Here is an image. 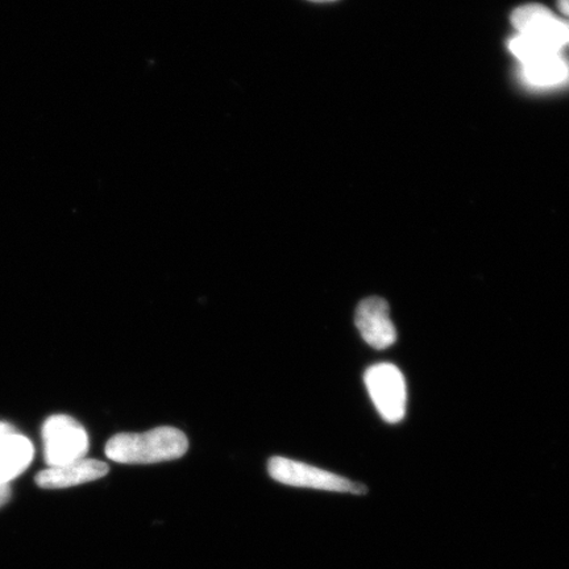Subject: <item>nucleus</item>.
<instances>
[{"label":"nucleus","instance_id":"nucleus-9","mask_svg":"<svg viewBox=\"0 0 569 569\" xmlns=\"http://www.w3.org/2000/svg\"><path fill=\"white\" fill-rule=\"evenodd\" d=\"M522 77L533 88H557L569 80V67L559 53L549 54L523 63Z\"/></svg>","mask_w":569,"mask_h":569},{"label":"nucleus","instance_id":"nucleus-13","mask_svg":"<svg viewBox=\"0 0 569 569\" xmlns=\"http://www.w3.org/2000/svg\"><path fill=\"white\" fill-rule=\"evenodd\" d=\"M309 2H312V3H331V2H337V0H309Z\"/></svg>","mask_w":569,"mask_h":569},{"label":"nucleus","instance_id":"nucleus-5","mask_svg":"<svg viewBox=\"0 0 569 569\" xmlns=\"http://www.w3.org/2000/svg\"><path fill=\"white\" fill-rule=\"evenodd\" d=\"M511 23L519 34L529 36L552 52L559 53L569 44V24L546 9L545 6L519 7L511 16Z\"/></svg>","mask_w":569,"mask_h":569},{"label":"nucleus","instance_id":"nucleus-4","mask_svg":"<svg viewBox=\"0 0 569 569\" xmlns=\"http://www.w3.org/2000/svg\"><path fill=\"white\" fill-rule=\"evenodd\" d=\"M365 382L377 411L389 423L401 422L407 415V382L400 369L389 362L368 368Z\"/></svg>","mask_w":569,"mask_h":569},{"label":"nucleus","instance_id":"nucleus-3","mask_svg":"<svg viewBox=\"0 0 569 569\" xmlns=\"http://www.w3.org/2000/svg\"><path fill=\"white\" fill-rule=\"evenodd\" d=\"M44 457L49 467L68 465L83 459L89 451V437L73 417L57 415L42 426Z\"/></svg>","mask_w":569,"mask_h":569},{"label":"nucleus","instance_id":"nucleus-10","mask_svg":"<svg viewBox=\"0 0 569 569\" xmlns=\"http://www.w3.org/2000/svg\"><path fill=\"white\" fill-rule=\"evenodd\" d=\"M11 498L10 483H0V508L4 507Z\"/></svg>","mask_w":569,"mask_h":569},{"label":"nucleus","instance_id":"nucleus-7","mask_svg":"<svg viewBox=\"0 0 569 569\" xmlns=\"http://www.w3.org/2000/svg\"><path fill=\"white\" fill-rule=\"evenodd\" d=\"M109 466L94 459H80L68 465L54 466L36 475V483L42 489H66L104 478Z\"/></svg>","mask_w":569,"mask_h":569},{"label":"nucleus","instance_id":"nucleus-6","mask_svg":"<svg viewBox=\"0 0 569 569\" xmlns=\"http://www.w3.org/2000/svg\"><path fill=\"white\" fill-rule=\"evenodd\" d=\"M355 323L362 339L376 350H386L396 343L397 331L383 298L369 297L356 309Z\"/></svg>","mask_w":569,"mask_h":569},{"label":"nucleus","instance_id":"nucleus-1","mask_svg":"<svg viewBox=\"0 0 569 569\" xmlns=\"http://www.w3.org/2000/svg\"><path fill=\"white\" fill-rule=\"evenodd\" d=\"M189 440L174 427H158L151 431L117 433L106 443V457L120 465H153L180 459L187 453Z\"/></svg>","mask_w":569,"mask_h":569},{"label":"nucleus","instance_id":"nucleus-11","mask_svg":"<svg viewBox=\"0 0 569 569\" xmlns=\"http://www.w3.org/2000/svg\"><path fill=\"white\" fill-rule=\"evenodd\" d=\"M18 432L16 427L11 426L10 423L0 422V439L11 436V433Z\"/></svg>","mask_w":569,"mask_h":569},{"label":"nucleus","instance_id":"nucleus-12","mask_svg":"<svg viewBox=\"0 0 569 569\" xmlns=\"http://www.w3.org/2000/svg\"><path fill=\"white\" fill-rule=\"evenodd\" d=\"M558 7L559 10L563 12L566 17L569 18V0H559Z\"/></svg>","mask_w":569,"mask_h":569},{"label":"nucleus","instance_id":"nucleus-2","mask_svg":"<svg viewBox=\"0 0 569 569\" xmlns=\"http://www.w3.org/2000/svg\"><path fill=\"white\" fill-rule=\"evenodd\" d=\"M268 473L273 480L289 487L351 493L355 496L368 493V488L365 483L348 480L343 476L288 458H270L268 461Z\"/></svg>","mask_w":569,"mask_h":569},{"label":"nucleus","instance_id":"nucleus-8","mask_svg":"<svg viewBox=\"0 0 569 569\" xmlns=\"http://www.w3.org/2000/svg\"><path fill=\"white\" fill-rule=\"evenodd\" d=\"M34 457L31 440L11 433L0 439V483H10L30 467Z\"/></svg>","mask_w":569,"mask_h":569}]
</instances>
